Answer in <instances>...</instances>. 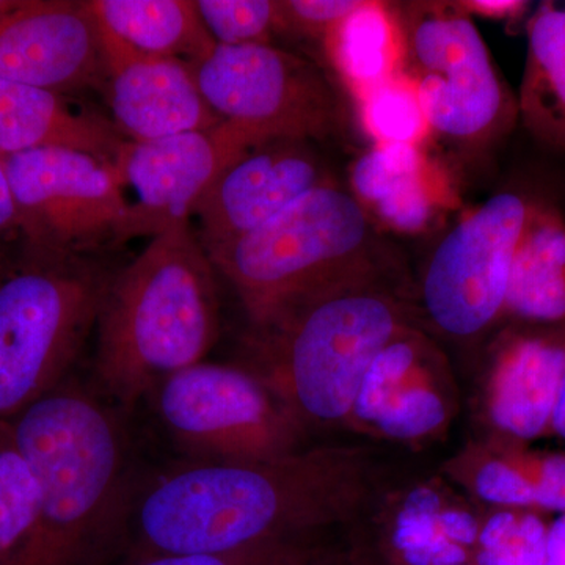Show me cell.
Here are the masks:
<instances>
[{"instance_id": "cell-6", "label": "cell", "mask_w": 565, "mask_h": 565, "mask_svg": "<svg viewBox=\"0 0 565 565\" xmlns=\"http://www.w3.org/2000/svg\"><path fill=\"white\" fill-rule=\"evenodd\" d=\"M110 277L93 258L24 248L0 270V422L68 381Z\"/></svg>"}, {"instance_id": "cell-31", "label": "cell", "mask_w": 565, "mask_h": 565, "mask_svg": "<svg viewBox=\"0 0 565 565\" xmlns=\"http://www.w3.org/2000/svg\"><path fill=\"white\" fill-rule=\"evenodd\" d=\"M535 511L565 515V452H533Z\"/></svg>"}, {"instance_id": "cell-29", "label": "cell", "mask_w": 565, "mask_h": 565, "mask_svg": "<svg viewBox=\"0 0 565 565\" xmlns=\"http://www.w3.org/2000/svg\"><path fill=\"white\" fill-rule=\"evenodd\" d=\"M195 6L215 44H273L281 35L278 0H195Z\"/></svg>"}, {"instance_id": "cell-13", "label": "cell", "mask_w": 565, "mask_h": 565, "mask_svg": "<svg viewBox=\"0 0 565 565\" xmlns=\"http://www.w3.org/2000/svg\"><path fill=\"white\" fill-rule=\"evenodd\" d=\"M333 182L315 141H255L223 169L196 206L195 236L210 255L262 228L308 192Z\"/></svg>"}, {"instance_id": "cell-9", "label": "cell", "mask_w": 565, "mask_h": 565, "mask_svg": "<svg viewBox=\"0 0 565 565\" xmlns=\"http://www.w3.org/2000/svg\"><path fill=\"white\" fill-rule=\"evenodd\" d=\"M163 426L200 460L270 459L297 451L302 422L262 374L200 362L156 386Z\"/></svg>"}, {"instance_id": "cell-3", "label": "cell", "mask_w": 565, "mask_h": 565, "mask_svg": "<svg viewBox=\"0 0 565 565\" xmlns=\"http://www.w3.org/2000/svg\"><path fill=\"white\" fill-rule=\"evenodd\" d=\"M40 487L39 523L17 565H96L128 511L120 427L63 382L11 419Z\"/></svg>"}, {"instance_id": "cell-23", "label": "cell", "mask_w": 565, "mask_h": 565, "mask_svg": "<svg viewBox=\"0 0 565 565\" xmlns=\"http://www.w3.org/2000/svg\"><path fill=\"white\" fill-rule=\"evenodd\" d=\"M526 31L519 118L535 140L565 152V7L541 3Z\"/></svg>"}, {"instance_id": "cell-17", "label": "cell", "mask_w": 565, "mask_h": 565, "mask_svg": "<svg viewBox=\"0 0 565 565\" xmlns=\"http://www.w3.org/2000/svg\"><path fill=\"white\" fill-rule=\"evenodd\" d=\"M440 384V355L411 327L371 364L349 423L392 440L429 437L449 418Z\"/></svg>"}, {"instance_id": "cell-1", "label": "cell", "mask_w": 565, "mask_h": 565, "mask_svg": "<svg viewBox=\"0 0 565 565\" xmlns=\"http://www.w3.org/2000/svg\"><path fill=\"white\" fill-rule=\"evenodd\" d=\"M360 465L351 451L313 449L177 468L134 511L143 557L243 552L338 522L363 497Z\"/></svg>"}, {"instance_id": "cell-38", "label": "cell", "mask_w": 565, "mask_h": 565, "mask_svg": "<svg viewBox=\"0 0 565 565\" xmlns=\"http://www.w3.org/2000/svg\"><path fill=\"white\" fill-rule=\"evenodd\" d=\"M21 0H0V21L20 6Z\"/></svg>"}, {"instance_id": "cell-27", "label": "cell", "mask_w": 565, "mask_h": 565, "mask_svg": "<svg viewBox=\"0 0 565 565\" xmlns=\"http://www.w3.org/2000/svg\"><path fill=\"white\" fill-rule=\"evenodd\" d=\"M550 522L530 509H494L481 522L471 565H544Z\"/></svg>"}, {"instance_id": "cell-18", "label": "cell", "mask_w": 565, "mask_h": 565, "mask_svg": "<svg viewBox=\"0 0 565 565\" xmlns=\"http://www.w3.org/2000/svg\"><path fill=\"white\" fill-rule=\"evenodd\" d=\"M349 181L371 222L411 236L427 232L457 199L448 170L416 145H374L352 163Z\"/></svg>"}, {"instance_id": "cell-24", "label": "cell", "mask_w": 565, "mask_h": 565, "mask_svg": "<svg viewBox=\"0 0 565 565\" xmlns=\"http://www.w3.org/2000/svg\"><path fill=\"white\" fill-rule=\"evenodd\" d=\"M322 44L353 99L399 74L403 43L394 3L362 0Z\"/></svg>"}, {"instance_id": "cell-35", "label": "cell", "mask_w": 565, "mask_h": 565, "mask_svg": "<svg viewBox=\"0 0 565 565\" xmlns=\"http://www.w3.org/2000/svg\"><path fill=\"white\" fill-rule=\"evenodd\" d=\"M544 565H565V515L550 522Z\"/></svg>"}, {"instance_id": "cell-25", "label": "cell", "mask_w": 565, "mask_h": 565, "mask_svg": "<svg viewBox=\"0 0 565 565\" xmlns=\"http://www.w3.org/2000/svg\"><path fill=\"white\" fill-rule=\"evenodd\" d=\"M40 487L13 426L0 422V565H17L39 523Z\"/></svg>"}, {"instance_id": "cell-5", "label": "cell", "mask_w": 565, "mask_h": 565, "mask_svg": "<svg viewBox=\"0 0 565 565\" xmlns=\"http://www.w3.org/2000/svg\"><path fill=\"white\" fill-rule=\"evenodd\" d=\"M411 326L375 277L334 289L262 330V374L303 423H349L379 353Z\"/></svg>"}, {"instance_id": "cell-19", "label": "cell", "mask_w": 565, "mask_h": 565, "mask_svg": "<svg viewBox=\"0 0 565 565\" xmlns=\"http://www.w3.org/2000/svg\"><path fill=\"white\" fill-rule=\"evenodd\" d=\"M125 141L114 122L74 109L61 93L0 79V156L65 148L114 166Z\"/></svg>"}, {"instance_id": "cell-14", "label": "cell", "mask_w": 565, "mask_h": 565, "mask_svg": "<svg viewBox=\"0 0 565 565\" xmlns=\"http://www.w3.org/2000/svg\"><path fill=\"white\" fill-rule=\"evenodd\" d=\"M103 35L87 2L21 0L0 21V79L54 93L103 79Z\"/></svg>"}, {"instance_id": "cell-7", "label": "cell", "mask_w": 565, "mask_h": 565, "mask_svg": "<svg viewBox=\"0 0 565 565\" xmlns=\"http://www.w3.org/2000/svg\"><path fill=\"white\" fill-rule=\"evenodd\" d=\"M403 61L430 137L459 150L489 148L511 132L519 104L459 2L397 3Z\"/></svg>"}, {"instance_id": "cell-2", "label": "cell", "mask_w": 565, "mask_h": 565, "mask_svg": "<svg viewBox=\"0 0 565 565\" xmlns=\"http://www.w3.org/2000/svg\"><path fill=\"white\" fill-rule=\"evenodd\" d=\"M215 273L191 225H182L111 274L96 321L95 370L117 403L132 407L169 375L204 362L221 330Z\"/></svg>"}, {"instance_id": "cell-20", "label": "cell", "mask_w": 565, "mask_h": 565, "mask_svg": "<svg viewBox=\"0 0 565 565\" xmlns=\"http://www.w3.org/2000/svg\"><path fill=\"white\" fill-rule=\"evenodd\" d=\"M565 327V221L552 204L533 202L512 263L503 319Z\"/></svg>"}, {"instance_id": "cell-37", "label": "cell", "mask_w": 565, "mask_h": 565, "mask_svg": "<svg viewBox=\"0 0 565 565\" xmlns=\"http://www.w3.org/2000/svg\"><path fill=\"white\" fill-rule=\"evenodd\" d=\"M552 434L565 444V377L559 401H557L555 415H553Z\"/></svg>"}, {"instance_id": "cell-8", "label": "cell", "mask_w": 565, "mask_h": 565, "mask_svg": "<svg viewBox=\"0 0 565 565\" xmlns=\"http://www.w3.org/2000/svg\"><path fill=\"white\" fill-rule=\"evenodd\" d=\"M192 71L212 111L253 139L316 143L343 126V103L326 71L275 44H217Z\"/></svg>"}, {"instance_id": "cell-4", "label": "cell", "mask_w": 565, "mask_h": 565, "mask_svg": "<svg viewBox=\"0 0 565 565\" xmlns=\"http://www.w3.org/2000/svg\"><path fill=\"white\" fill-rule=\"evenodd\" d=\"M374 223L337 182L210 253L258 332L323 294L379 274Z\"/></svg>"}, {"instance_id": "cell-26", "label": "cell", "mask_w": 565, "mask_h": 565, "mask_svg": "<svg viewBox=\"0 0 565 565\" xmlns=\"http://www.w3.org/2000/svg\"><path fill=\"white\" fill-rule=\"evenodd\" d=\"M356 115L374 145H416L430 139L414 85L403 74L355 99Z\"/></svg>"}, {"instance_id": "cell-15", "label": "cell", "mask_w": 565, "mask_h": 565, "mask_svg": "<svg viewBox=\"0 0 565 565\" xmlns=\"http://www.w3.org/2000/svg\"><path fill=\"white\" fill-rule=\"evenodd\" d=\"M102 35L104 71L99 87L122 139H166L204 131L222 121L204 102L191 66L139 54L103 29Z\"/></svg>"}, {"instance_id": "cell-10", "label": "cell", "mask_w": 565, "mask_h": 565, "mask_svg": "<svg viewBox=\"0 0 565 565\" xmlns=\"http://www.w3.org/2000/svg\"><path fill=\"white\" fill-rule=\"evenodd\" d=\"M22 248L62 258H90L122 244L128 203L114 166L85 152L44 148L2 156Z\"/></svg>"}, {"instance_id": "cell-22", "label": "cell", "mask_w": 565, "mask_h": 565, "mask_svg": "<svg viewBox=\"0 0 565 565\" xmlns=\"http://www.w3.org/2000/svg\"><path fill=\"white\" fill-rule=\"evenodd\" d=\"M99 28L129 50L195 66L217 44L192 0H88Z\"/></svg>"}, {"instance_id": "cell-34", "label": "cell", "mask_w": 565, "mask_h": 565, "mask_svg": "<svg viewBox=\"0 0 565 565\" xmlns=\"http://www.w3.org/2000/svg\"><path fill=\"white\" fill-rule=\"evenodd\" d=\"M459 3L470 17L478 14L497 21L516 22L530 10V3L523 0H462Z\"/></svg>"}, {"instance_id": "cell-21", "label": "cell", "mask_w": 565, "mask_h": 565, "mask_svg": "<svg viewBox=\"0 0 565 565\" xmlns=\"http://www.w3.org/2000/svg\"><path fill=\"white\" fill-rule=\"evenodd\" d=\"M386 527L392 565H471L482 519L429 487H418L397 504Z\"/></svg>"}, {"instance_id": "cell-30", "label": "cell", "mask_w": 565, "mask_h": 565, "mask_svg": "<svg viewBox=\"0 0 565 565\" xmlns=\"http://www.w3.org/2000/svg\"><path fill=\"white\" fill-rule=\"evenodd\" d=\"M281 35L323 40L362 0H278Z\"/></svg>"}, {"instance_id": "cell-32", "label": "cell", "mask_w": 565, "mask_h": 565, "mask_svg": "<svg viewBox=\"0 0 565 565\" xmlns=\"http://www.w3.org/2000/svg\"><path fill=\"white\" fill-rule=\"evenodd\" d=\"M292 546L291 542H269L221 555H156L141 557L137 565H270Z\"/></svg>"}, {"instance_id": "cell-33", "label": "cell", "mask_w": 565, "mask_h": 565, "mask_svg": "<svg viewBox=\"0 0 565 565\" xmlns=\"http://www.w3.org/2000/svg\"><path fill=\"white\" fill-rule=\"evenodd\" d=\"M21 250L20 221H18L17 206H14L6 166L0 156V270L6 269L20 255Z\"/></svg>"}, {"instance_id": "cell-16", "label": "cell", "mask_w": 565, "mask_h": 565, "mask_svg": "<svg viewBox=\"0 0 565 565\" xmlns=\"http://www.w3.org/2000/svg\"><path fill=\"white\" fill-rule=\"evenodd\" d=\"M565 377V327L516 323L498 343L486 407L501 440L526 445L552 434Z\"/></svg>"}, {"instance_id": "cell-28", "label": "cell", "mask_w": 565, "mask_h": 565, "mask_svg": "<svg viewBox=\"0 0 565 565\" xmlns=\"http://www.w3.org/2000/svg\"><path fill=\"white\" fill-rule=\"evenodd\" d=\"M525 446L500 438L498 448L482 457L471 486L487 504L494 509L535 511L533 451Z\"/></svg>"}, {"instance_id": "cell-12", "label": "cell", "mask_w": 565, "mask_h": 565, "mask_svg": "<svg viewBox=\"0 0 565 565\" xmlns=\"http://www.w3.org/2000/svg\"><path fill=\"white\" fill-rule=\"evenodd\" d=\"M255 141L259 140L226 121L166 139L126 140L114 162L122 192L134 195L128 200L122 243L191 225L218 174Z\"/></svg>"}, {"instance_id": "cell-11", "label": "cell", "mask_w": 565, "mask_h": 565, "mask_svg": "<svg viewBox=\"0 0 565 565\" xmlns=\"http://www.w3.org/2000/svg\"><path fill=\"white\" fill-rule=\"evenodd\" d=\"M533 200L501 192L441 237L424 269V310L438 330L475 337L503 319L512 263Z\"/></svg>"}, {"instance_id": "cell-36", "label": "cell", "mask_w": 565, "mask_h": 565, "mask_svg": "<svg viewBox=\"0 0 565 565\" xmlns=\"http://www.w3.org/2000/svg\"><path fill=\"white\" fill-rule=\"evenodd\" d=\"M270 565H322L319 564L318 561H315L313 557L308 556L307 553H303L302 550L297 548V546H292L289 548L285 555L275 559Z\"/></svg>"}]
</instances>
